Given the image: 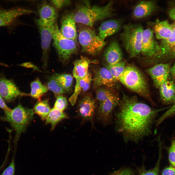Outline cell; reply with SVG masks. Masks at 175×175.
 <instances>
[{"label":"cell","instance_id":"1","mask_svg":"<svg viewBox=\"0 0 175 175\" xmlns=\"http://www.w3.org/2000/svg\"><path fill=\"white\" fill-rule=\"evenodd\" d=\"M115 113L116 129L126 143H138L149 136L152 124L158 113L170 106L153 109L139 101L136 96L123 94Z\"/></svg>","mask_w":175,"mask_h":175},{"label":"cell","instance_id":"2","mask_svg":"<svg viewBox=\"0 0 175 175\" xmlns=\"http://www.w3.org/2000/svg\"><path fill=\"white\" fill-rule=\"evenodd\" d=\"M114 3L111 0L103 6H91L88 4L81 5L74 14L75 21L92 27L96 22L113 15Z\"/></svg>","mask_w":175,"mask_h":175},{"label":"cell","instance_id":"3","mask_svg":"<svg viewBox=\"0 0 175 175\" xmlns=\"http://www.w3.org/2000/svg\"><path fill=\"white\" fill-rule=\"evenodd\" d=\"M119 81L129 89L151 101L146 79L135 66L131 65L126 66Z\"/></svg>","mask_w":175,"mask_h":175},{"label":"cell","instance_id":"4","mask_svg":"<svg viewBox=\"0 0 175 175\" xmlns=\"http://www.w3.org/2000/svg\"><path fill=\"white\" fill-rule=\"evenodd\" d=\"M4 112L2 119L9 123L15 131L14 141L16 145L21 135L25 131L32 120L35 113L34 110L24 107L19 103L13 109Z\"/></svg>","mask_w":175,"mask_h":175},{"label":"cell","instance_id":"5","mask_svg":"<svg viewBox=\"0 0 175 175\" xmlns=\"http://www.w3.org/2000/svg\"><path fill=\"white\" fill-rule=\"evenodd\" d=\"M144 29L140 24L129 23L124 25L121 34V40L130 57H136L141 53Z\"/></svg>","mask_w":175,"mask_h":175},{"label":"cell","instance_id":"6","mask_svg":"<svg viewBox=\"0 0 175 175\" xmlns=\"http://www.w3.org/2000/svg\"><path fill=\"white\" fill-rule=\"evenodd\" d=\"M52 40L59 59L63 63L67 62L77 51L76 42L64 36L61 33L57 23L54 27Z\"/></svg>","mask_w":175,"mask_h":175},{"label":"cell","instance_id":"7","mask_svg":"<svg viewBox=\"0 0 175 175\" xmlns=\"http://www.w3.org/2000/svg\"><path fill=\"white\" fill-rule=\"evenodd\" d=\"M78 39L82 51L93 55L98 54L106 43L105 40L97 35L94 30L88 28L80 30Z\"/></svg>","mask_w":175,"mask_h":175},{"label":"cell","instance_id":"8","mask_svg":"<svg viewBox=\"0 0 175 175\" xmlns=\"http://www.w3.org/2000/svg\"><path fill=\"white\" fill-rule=\"evenodd\" d=\"M40 35L42 51V61L43 68L46 70L48 66L51 44L53 39L55 25L46 26L37 24Z\"/></svg>","mask_w":175,"mask_h":175},{"label":"cell","instance_id":"9","mask_svg":"<svg viewBox=\"0 0 175 175\" xmlns=\"http://www.w3.org/2000/svg\"><path fill=\"white\" fill-rule=\"evenodd\" d=\"M0 94L3 99L9 102L18 97L30 96V94L19 90L12 81L4 77L0 78Z\"/></svg>","mask_w":175,"mask_h":175},{"label":"cell","instance_id":"10","mask_svg":"<svg viewBox=\"0 0 175 175\" xmlns=\"http://www.w3.org/2000/svg\"><path fill=\"white\" fill-rule=\"evenodd\" d=\"M159 45L155 40L153 30L150 28L144 30L141 42V53L144 56L151 57L158 56Z\"/></svg>","mask_w":175,"mask_h":175},{"label":"cell","instance_id":"11","mask_svg":"<svg viewBox=\"0 0 175 175\" xmlns=\"http://www.w3.org/2000/svg\"><path fill=\"white\" fill-rule=\"evenodd\" d=\"M120 99L114 93L108 99L99 103L98 110V119L104 124H107L111 119L113 111L118 105Z\"/></svg>","mask_w":175,"mask_h":175},{"label":"cell","instance_id":"12","mask_svg":"<svg viewBox=\"0 0 175 175\" xmlns=\"http://www.w3.org/2000/svg\"><path fill=\"white\" fill-rule=\"evenodd\" d=\"M96 108L94 100L88 96H86L79 102L77 107L78 115L83 119L90 121L92 123Z\"/></svg>","mask_w":175,"mask_h":175},{"label":"cell","instance_id":"13","mask_svg":"<svg viewBox=\"0 0 175 175\" xmlns=\"http://www.w3.org/2000/svg\"><path fill=\"white\" fill-rule=\"evenodd\" d=\"M38 12L39 18L36 21L37 24L50 26L57 23V9L53 6L44 2L40 7Z\"/></svg>","mask_w":175,"mask_h":175},{"label":"cell","instance_id":"14","mask_svg":"<svg viewBox=\"0 0 175 175\" xmlns=\"http://www.w3.org/2000/svg\"><path fill=\"white\" fill-rule=\"evenodd\" d=\"M170 70L169 64L161 63L148 69L147 72L152 78L156 87L159 88L167 80Z\"/></svg>","mask_w":175,"mask_h":175},{"label":"cell","instance_id":"15","mask_svg":"<svg viewBox=\"0 0 175 175\" xmlns=\"http://www.w3.org/2000/svg\"><path fill=\"white\" fill-rule=\"evenodd\" d=\"M74 14L70 13L64 15L61 20L60 31L65 37L76 42L77 34Z\"/></svg>","mask_w":175,"mask_h":175},{"label":"cell","instance_id":"16","mask_svg":"<svg viewBox=\"0 0 175 175\" xmlns=\"http://www.w3.org/2000/svg\"><path fill=\"white\" fill-rule=\"evenodd\" d=\"M93 81L95 87L105 86L110 88L114 87L117 82L105 67L99 68L95 71Z\"/></svg>","mask_w":175,"mask_h":175},{"label":"cell","instance_id":"17","mask_svg":"<svg viewBox=\"0 0 175 175\" xmlns=\"http://www.w3.org/2000/svg\"><path fill=\"white\" fill-rule=\"evenodd\" d=\"M33 12L31 10L22 8L0 10V27L9 25L18 17Z\"/></svg>","mask_w":175,"mask_h":175},{"label":"cell","instance_id":"18","mask_svg":"<svg viewBox=\"0 0 175 175\" xmlns=\"http://www.w3.org/2000/svg\"><path fill=\"white\" fill-rule=\"evenodd\" d=\"M122 24V21L120 19H113L105 21L99 27L98 35L105 40L106 37L117 32Z\"/></svg>","mask_w":175,"mask_h":175},{"label":"cell","instance_id":"19","mask_svg":"<svg viewBox=\"0 0 175 175\" xmlns=\"http://www.w3.org/2000/svg\"><path fill=\"white\" fill-rule=\"evenodd\" d=\"M104 56L108 64H113L122 61V53L117 41H113L107 46L105 51Z\"/></svg>","mask_w":175,"mask_h":175},{"label":"cell","instance_id":"20","mask_svg":"<svg viewBox=\"0 0 175 175\" xmlns=\"http://www.w3.org/2000/svg\"><path fill=\"white\" fill-rule=\"evenodd\" d=\"M96 61H91L87 58L81 56L80 58L73 62L74 67L72 71L73 77L75 80L84 78L88 74L89 64L96 63Z\"/></svg>","mask_w":175,"mask_h":175},{"label":"cell","instance_id":"21","mask_svg":"<svg viewBox=\"0 0 175 175\" xmlns=\"http://www.w3.org/2000/svg\"><path fill=\"white\" fill-rule=\"evenodd\" d=\"M159 88L161 99L164 103H175V84L173 82L167 80Z\"/></svg>","mask_w":175,"mask_h":175},{"label":"cell","instance_id":"22","mask_svg":"<svg viewBox=\"0 0 175 175\" xmlns=\"http://www.w3.org/2000/svg\"><path fill=\"white\" fill-rule=\"evenodd\" d=\"M156 7L155 2L153 1H143L135 7L133 15L136 18H144L150 15Z\"/></svg>","mask_w":175,"mask_h":175},{"label":"cell","instance_id":"23","mask_svg":"<svg viewBox=\"0 0 175 175\" xmlns=\"http://www.w3.org/2000/svg\"><path fill=\"white\" fill-rule=\"evenodd\" d=\"M156 38L161 40L166 39L172 35L174 28L173 24H171L166 20L157 21L154 26Z\"/></svg>","mask_w":175,"mask_h":175},{"label":"cell","instance_id":"24","mask_svg":"<svg viewBox=\"0 0 175 175\" xmlns=\"http://www.w3.org/2000/svg\"><path fill=\"white\" fill-rule=\"evenodd\" d=\"M68 118L67 115L63 111L53 107L51 109L45 120V124H50L51 126V131H52L59 122L63 119Z\"/></svg>","mask_w":175,"mask_h":175},{"label":"cell","instance_id":"25","mask_svg":"<svg viewBox=\"0 0 175 175\" xmlns=\"http://www.w3.org/2000/svg\"><path fill=\"white\" fill-rule=\"evenodd\" d=\"M30 87V96L39 101L48 90L47 86L43 84L38 78L31 82Z\"/></svg>","mask_w":175,"mask_h":175},{"label":"cell","instance_id":"26","mask_svg":"<svg viewBox=\"0 0 175 175\" xmlns=\"http://www.w3.org/2000/svg\"><path fill=\"white\" fill-rule=\"evenodd\" d=\"M48 102L47 99L39 100L35 104L33 109L34 113L43 121L46 120L51 109Z\"/></svg>","mask_w":175,"mask_h":175},{"label":"cell","instance_id":"27","mask_svg":"<svg viewBox=\"0 0 175 175\" xmlns=\"http://www.w3.org/2000/svg\"><path fill=\"white\" fill-rule=\"evenodd\" d=\"M173 30L171 36L168 39L161 40L160 45V51L158 56H165L175 46V23L173 24Z\"/></svg>","mask_w":175,"mask_h":175},{"label":"cell","instance_id":"28","mask_svg":"<svg viewBox=\"0 0 175 175\" xmlns=\"http://www.w3.org/2000/svg\"><path fill=\"white\" fill-rule=\"evenodd\" d=\"M126 62L121 61L113 64H107L105 67L109 70L113 78L117 81L123 73L126 67Z\"/></svg>","mask_w":175,"mask_h":175},{"label":"cell","instance_id":"29","mask_svg":"<svg viewBox=\"0 0 175 175\" xmlns=\"http://www.w3.org/2000/svg\"><path fill=\"white\" fill-rule=\"evenodd\" d=\"M54 75L57 80L66 92L69 91L72 84L73 76L70 74L66 73L58 74Z\"/></svg>","mask_w":175,"mask_h":175},{"label":"cell","instance_id":"30","mask_svg":"<svg viewBox=\"0 0 175 175\" xmlns=\"http://www.w3.org/2000/svg\"><path fill=\"white\" fill-rule=\"evenodd\" d=\"M47 86L48 90L54 93L56 97L66 92L65 89L57 80L54 75H53L50 78Z\"/></svg>","mask_w":175,"mask_h":175},{"label":"cell","instance_id":"31","mask_svg":"<svg viewBox=\"0 0 175 175\" xmlns=\"http://www.w3.org/2000/svg\"><path fill=\"white\" fill-rule=\"evenodd\" d=\"M160 145L158 158L155 166L152 169L146 170L144 165L138 168V175H158L161 158V147Z\"/></svg>","mask_w":175,"mask_h":175},{"label":"cell","instance_id":"32","mask_svg":"<svg viewBox=\"0 0 175 175\" xmlns=\"http://www.w3.org/2000/svg\"><path fill=\"white\" fill-rule=\"evenodd\" d=\"M85 77L81 79L76 80V83L74 92L69 99V102L72 105H75L78 96L80 93L81 91L82 90L85 85Z\"/></svg>","mask_w":175,"mask_h":175},{"label":"cell","instance_id":"33","mask_svg":"<svg viewBox=\"0 0 175 175\" xmlns=\"http://www.w3.org/2000/svg\"><path fill=\"white\" fill-rule=\"evenodd\" d=\"M114 93L109 88H99L96 91V98L100 103L106 100Z\"/></svg>","mask_w":175,"mask_h":175},{"label":"cell","instance_id":"34","mask_svg":"<svg viewBox=\"0 0 175 175\" xmlns=\"http://www.w3.org/2000/svg\"><path fill=\"white\" fill-rule=\"evenodd\" d=\"M54 107L61 111H63L68 106V102L66 97L62 95L57 96Z\"/></svg>","mask_w":175,"mask_h":175},{"label":"cell","instance_id":"35","mask_svg":"<svg viewBox=\"0 0 175 175\" xmlns=\"http://www.w3.org/2000/svg\"><path fill=\"white\" fill-rule=\"evenodd\" d=\"M168 159L171 166L175 167V140L172 141L168 150Z\"/></svg>","mask_w":175,"mask_h":175},{"label":"cell","instance_id":"36","mask_svg":"<svg viewBox=\"0 0 175 175\" xmlns=\"http://www.w3.org/2000/svg\"><path fill=\"white\" fill-rule=\"evenodd\" d=\"M51 3L56 9H60L68 6L71 3L68 0H52L51 1Z\"/></svg>","mask_w":175,"mask_h":175},{"label":"cell","instance_id":"37","mask_svg":"<svg viewBox=\"0 0 175 175\" xmlns=\"http://www.w3.org/2000/svg\"><path fill=\"white\" fill-rule=\"evenodd\" d=\"M15 154L13 156L11 162L9 166L4 170L0 175H14L15 164Z\"/></svg>","mask_w":175,"mask_h":175},{"label":"cell","instance_id":"38","mask_svg":"<svg viewBox=\"0 0 175 175\" xmlns=\"http://www.w3.org/2000/svg\"><path fill=\"white\" fill-rule=\"evenodd\" d=\"M175 114V103L171 106L169 109L165 112L157 121V124L159 125L166 118L169 116Z\"/></svg>","mask_w":175,"mask_h":175},{"label":"cell","instance_id":"39","mask_svg":"<svg viewBox=\"0 0 175 175\" xmlns=\"http://www.w3.org/2000/svg\"><path fill=\"white\" fill-rule=\"evenodd\" d=\"M110 175H135V173L130 168H126L113 172Z\"/></svg>","mask_w":175,"mask_h":175},{"label":"cell","instance_id":"40","mask_svg":"<svg viewBox=\"0 0 175 175\" xmlns=\"http://www.w3.org/2000/svg\"><path fill=\"white\" fill-rule=\"evenodd\" d=\"M85 78V85L82 90L83 92H86L90 88L91 82L93 80L89 72Z\"/></svg>","mask_w":175,"mask_h":175},{"label":"cell","instance_id":"41","mask_svg":"<svg viewBox=\"0 0 175 175\" xmlns=\"http://www.w3.org/2000/svg\"><path fill=\"white\" fill-rule=\"evenodd\" d=\"M161 175H175V167L171 166L165 168L162 171Z\"/></svg>","mask_w":175,"mask_h":175},{"label":"cell","instance_id":"42","mask_svg":"<svg viewBox=\"0 0 175 175\" xmlns=\"http://www.w3.org/2000/svg\"><path fill=\"white\" fill-rule=\"evenodd\" d=\"M19 66L27 68H32L34 70L40 71L39 68L33 63L30 62H26L19 64Z\"/></svg>","mask_w":175,"mask_h":175},{"label":"cell","instance_id":"43","mask_svg":"<svg viewBox=\"0 0 175 175\" xmlns=\"http://www.w3.org/2000/svg\"><path fill=\"white\" fill-rule=\"evenodd\" d=\"M0 108L4 111H10L11 109L9 107L5 104L3 98L0 94Z\"/></svg>","mask_w":175,"mask_h":175},{"label":"cell","instance_id":"44","mask_svg":"<svg viewBox=\"0 0 175 175\" xmlns=\"http://www.w3.org/2000/svg\"><path fill=\"white\" fill-rule=\"evenodd\" d=\"M168 14L170 18L175 21V5L169 9Z\"/></svg>","mask_w":175,"mask_h":175},{"label":"cell","instance_id":"45","mask_svg":"<svg viewBox=\"0 0 175 175\" xmlns=\"http://www.w3.org/2000/svg\"><path fill=\"white\" fill-rule=\"evenodd\" d=\"M172 57H175V46L171 49L165 56Z\"/></svg>","mask_w":175,"mask_h":175},{"label":"cell","instance_id":"46","mask_svg":"<svg viewBox=\"0 0 175 175\" xmlns=\"http://www.w3.org/2000/svg\"><path fill=\"white\" fill-rule=\"evenodd\" d=\"M170 73L175 80V62L173 67L171 68Z\"/></svg>","mask_w":175,"mask_h":175},{"label":"cell","instance_id":"47","mask_svg":"<svg viewBox=\"0 0 175 175\" xmlns=\"http://www.w3.org/2000/svg\"></svg>","mask_w":175,"mask_h":175}]
</instances>
